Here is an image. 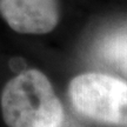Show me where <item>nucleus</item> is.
Masks as SVG:
<instances>
[{
  "label": "nucleus",
  "instance_id": "f257e3e1",
  "mask_svg": "<svg viewBox=\"0 0 127 127\" xmlns=\"http://www.w3.org/2000/svg\"><path fill=\"white\" fill-rule=\"evenodd\" d=\"M2 118L8 127H60L64 108L53 86L39 69L12 78L1 94Z\"/></svg>",
  "mask_w": 127,
  "mask_h": 127
},
{
  "label": "nucleus",
  "instance_id": "f03ea898",
  "mask_svg": "<svg viewBox=\"0 0 127 127\" xmlns=\"http://www.w3.org/2000/svg\"><path fill=\"white\" fill-rule=\"evenodd\" d=\"M68 94L84 117L113 127H127V84L107 74L85 73L73 79Z\"/></svg>",
  "mask_w": 127,
  "mask_h": 127
},
{
  "label": "nucleus",
  "instance_id": "7ed1b4c3",
  "mask_svg": "<svg viewBox=\"0 0 127 127\" xmlns=\"http://www.w3.org/2000/svg\"><path fill=\"white\" fill-rule=\"evenodd\" d=\"M0 15L13 31L23 34H45L57 26V0H0Z\"/></svg>",
  "mask_w": 127,
  "mask_h": 127
},
{
  "label": "nucleus",
  "instance_id": "20e7f679",
  "mask_svg": "<svg viewBox=\"0 0 127 127\" xmlns=\"http://www.w3.org/2000/svg\"><path fill=\"white\" fill-rule=\"evenodd\" d=\"M99 55L105 63L127 74V28L106 36L99 46Z\"/></svg>",
  "mask_w": 127,
  "mask_h": 127
}]
</instances>
